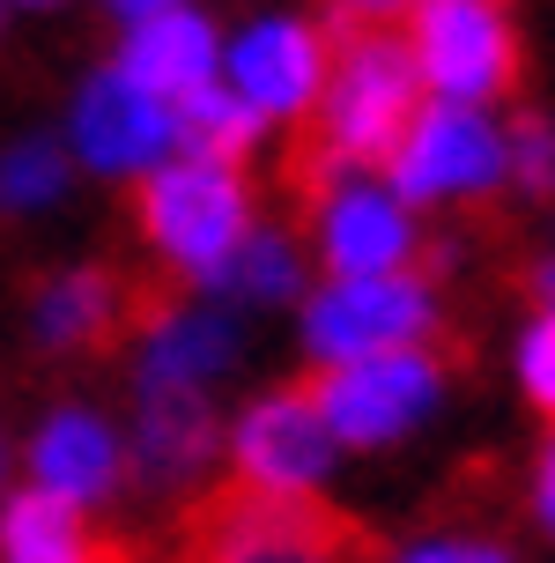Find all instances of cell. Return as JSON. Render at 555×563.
Returning <instances> with one entry per match:
<instances>
[{
	"label": "cell",
	"instance_id": "6da1fadb",
	"mask_svg": "<svg viewBox=\"0 0 555 563\" xmlns=\"http://www.w3.org/2000/svg\"><path fill=\"white\" fill-rule=\"evenodd\" d=\"M415 112H422V75H415L408 37L386 23H333L326 89L311 104V126L289 148V194H297V208L311 216L341 178L386 170V156L400 148Z\"/></svg>",
	"mask_w": 555,
	"mask_h": 563
},
{
	"label": "cell",
	"instance_id": "7a4b0ae2",
	"mask_svg": "<svg viewBox=\"0 0 555 563\" xmlns=\"http://www.w3.org/2000/svg\"><path fill=\"white\" fill-rule=\"evenodd\" d=\"M156 563H386L370 519L326 497H267L245 482H208L170 519Z\"/></svg>",
	"mask_w": 555,
	"mask_h": 563
},
{
	"label": "cell",
	"instance_id": "3957f363",
	"mask_svg": "<svg viewBox=\"0 0 555 563\" xmlns=\"http://www.w3.org/2000/svg\"><path fill=\"white\" fill-rule=\"evenodd\" d=\"M134 230L164 282H178L186 297H215L237 245L252 238L245 170L208 164V156H170L148 178H134Z\"/></svg>",
	"mask_w": 555,
	"mask_h": 563
},
{
	"label": "cell",
	"instance_id": "277c9868",
	"mask_svg": "<svg viewBox=\"0 0 555 563\" xmlns=\"http://www.w3.org/2000/svg\"><path fill=\"white\" fill-rule=\"evenodd\" d=\"M444 341L437 282L400 267V275H348L304 297V356L319 371L392 356V349H430Z\"/></svg>",
	"mask_w": 555,
	"mask_h": 563
},
{
	"label": "cell",
	"instance_id": "5b68a950",
	"mask_svg": "<svg viewBox=\"0 0 555 563\" xmlns=\"http://www.w3.org/2000/svg\"><path fill=\"white\" fill-rule=\"evenodd\" d=\"M452 356L459 349H392V356H363V364H333V371H311L304 386L326 416L333 445L348 452H378V445H400L430 408L444 400L452 386Z\"/></svg>",
	"mask_w": 555,
	"mask_h": 563
},
{
	"label": "cell",
	"instance_id": "8992f818",
	"mask_svg": "<svg viewBox=\"0 0 555 563\" xmlns=\"http://www.w3.org/2000/svg\"><path fill=\"white\" fill-rule=\"evenodd\" d=\"M408 53L422 89L444 104H497L519 89V30L503 0H415Z\"/></svg>",
	"mask_w": 555,
	"mask_h": 563
},
{
	"label": "cell",
	"instance_id": "52a82bcc",
	"mask_svg": "<svg viewBox=\"0 0 555 563\" xmlns=\"http://www.w3.org/2000/svg\"><path fill=\"white\" fill-rule=\"evenodd\" d=\"M222 452H230V482L245 489H267V497H326L333 475V430L319 416L304 378L289 386H267L259 400L237 408V422L222 430Z\"/></svg>",
	"mask_w": 555,
	"mask_h": 563
},
{
	"label": "cell",
	"instance_id": "ba28073f",
	"mask_svg": "<svg viewBox=\"0 0 555 563\" xmlns=\"http://www.w3.org/2000/svg\"><path fill=\"white\" fill-rule=\"evenodd\" d=\"M503 178V126L489 119V104H422L408 119L400 148L386 156V186L408 208H430V200H481L497 194Z\"/></svg>",
	"mask_w": 555,
	"mask_h": 563
},
{
	"label": "cell",
	"instance_id": "9c48e42d",
	"mask_svg": "<svg viewBox=\"0 0 555 563\" xmlns=\"http://www.w3.org/2000/svg\"><path fill=\"white\" fill-rule=\"evenodd\" d=\"M23 327L45 364H104L134 341V275H119L111 260L30 275Z\"/></svg>",
	"mask_w": 555,
	"mask_h": 563
},
{
	"label": "cell",
	"instance_id": "30bf717a",
	"mask_svg": "<svg viewBox=\"0 0 555 563\" xmlns=\"http://www.w3.org/2000/svg\"><path fill=\"white\" fill-rule=\"evenodd\" d=\"M222 460V416L208 386L186 378H134V452H126V475L148 497H193L208 489V467Z\"/></svg>",
	"mask_w": 555,
	"mask_h": 563
},
{
	"label": "cell",
	"instance_id": "8fae6325",
	"mask_svg": "<svg viewBox=\"0 0 555 563\" xmlns=\"http://www.w3.org/2000/svg\"><path fill=\"white\" fill-rule=\"evenodd\" d=\"M67 148H75L97 178H148L156 164L178 156V104L148 97L126 67H97V75L75 89Z\"/></svg>",
	"mask_w": 555,
	"mask_h": 563
},
{
	"label": "cell",
	"instance_id": "7c38bea8",
	"mask_svg": "<svg viewBox=\"0 0 555 563\" xmlns=\"http://www.w3.org/2000/svg\"><path fill=\"white\" fill-rule=\"evenodd\" d=\"M333 67V37L304 15H259L222 45V82L245 97L259 119H311Z\"/></svg>",
	"mask_w": 555,
	"mask_h": 563
},
{
	"label": "cell",
	"instance_id": "4fadbf2b",
	"mask_svg": "<svg viewBox=\"0 0 555 563\" xmlns=\"http://www.w3.org/2000/svg\"><path fill=\"white\" fill-rule=\"evenodd\" d=\"M304 223H311V245H319V260H326L333 282L400 275V267H415V253H422L408 200L392 194V186H370V178H341Z\"/></svg>",
	"mask_w": 555,
	"mask_h": 563
},
{
	"label": "cell",
	"instance_id": "5bb4252c",
	"mask_svg": "<svg viewBox=\"0 0 555 563\" xmlns=\"http://www.w3.org/2000/svg\"><path fill=\"white\" fill-rule=\"evenodd\" d=\"M23 475H30V489L89 511V505H104V497H119L126 445H119V430H111L104 408L53 400V408L37 416V430H30V445H23Z\"/></svg>",
	"mask_w": 555,
	"mask_h": 563
},
{
	"label": "cell",
	"instance_id": "9a60e30c",
	"mask_svg": "<svg viewBox=\"0 0 555 563\" xmlns=\"http://www.w3.org/2000/svg\"><path fill=\"white\" fill-rule=\"evenodd\" d=\"M111 67H126L148 97L186 104L193 89L222 82V37H215V23H208L200 8H164V15L126 23V45H119Z\"/></svg>",
	"mask_w": 555,
	"mask_h": 563
},
{
	"label": "cell",
	"instance_id": "2e32d148",
	"mask_svg": "<svg viewBox=\"0 0 555 563\" xmlns=\"http://www.w3.org/2000/svg\"><path fill=\"white\" fill-rule=\"evenodd\" d=\"M237 364V319L208 297H178L134 334V378H186V386H215Z\"/></svg>",
	"mask_w": 555,
	"mask_h": 563
},
{
	"label": "cell",
	"instance_id": "e0dca14e",
	"mask_svg": "<svg viewBox=\"0 0 555 563\" xmlns=\"http://www.w3.org/2000/svg\"><path fill=\"white\" fill-rule=\"evenodd\" d=\"M134 541L97 534L82 505H59L45 489L0 497V563H126Z\"/></svg>",
	"mask_w": 555,
	"mask_h": 563
},
{
	"label": "cell",
	"instance_id": "ac0fdd59",
	"mask_svg": "<svg viewBox=\"0 0 555 563\" xmlns=\"http://www.w3.org/2000/svg\"><path fill=\"white\" fill-rule=\"evenodd\" d=\"M267 134V119L252 112L230 82H208L178 104V156H208V164H245Z\"/></svg>",
	"mask_w": 555,
	"mask_h": 563
},
{
	"label": "cell",
	"instance_id": "d6986e66",
	"mask_svg": "<svg viewBox=\"0 0 555 563\" xmlns=\"http://www.w3.org/2000/svg\"><path fill=\"white\" fill-rule=\"evenodd\" d=\"M215 297H237V305H297L304 297V245L275 223H252V238L237 245V260H230Z\"/></svg>",
	"mask_w": 555,
	"mask_h": 563
},
{
	"label": "cell",
	"instance_id": "ffe728a7",
	"mask_svg": "<svg viewBox=\"0 0 555 563\" xmlns=\"http://www.w3.org/2000/svg\"><path fill=\"white\" fill-rule=\"evenodd\" d=\"M75 178V148L53 134H15L0 148V216H45Z\"/></svg>",
	"mask_w": 555,
	"mask_h": 563
},
{
	"label": "cell",
	"instance_id": "44dd1931",
	"mask_svg": "<svg viewBox=\"0 0 555 563\" xmlns=\"http://www.w3.org/2000/svg\"><path fill=\"white\" fill-rule=\"evenodd\" d=\"M503 186H519L526 200H555V119L548 112H519L503 126Z\"/></svg>",
	"mask_w": 555,
	"mask_h": 563
},
{
	"label": "cell",
	"instance_id": "7402d4cb",
	"mask_svg": "<svg viewBox=\"0 0 555 563\" xmlns=\"http://www.w3.org/2000/svg\"><path fill=\"white\" fill-rule=\"evenodd\" d=\"M519 386H526L533 416L555 422V311H533V327L519 334Z\"/></svg>",
	"mask_w": 555,
	"mask_h": 563
},
{
	"label": "cell",
	"instance_id": "603a6c76",
	"mask_svg": "<svg viewBox=\"0 0 555 563\" xmlns=\"http://www.w3.org/2000/svg\"><path fill=\"white\" fill-rule=\"evenodd\" d=\"M392 563H511V549L489 541V534H422V541H408Z\"/></svg>",
	"mask_w": 555,
	"mask_h": 563
},
{
	"label": "cell",
	"instance_id": "cb8c5ba5",
	"mask_svg": "<svg viewBox=\"0 0 555 563\" xmlns=\"http://www.w3.org/2000/svg\"><path fill=\"white\" fill-rule=\"evenodd\" d=\"M415 15V0H333V23H392Z\"/></svg>",
	"mask_w": 555,
	"mask_h": 563
},
{
	"label": "cell",
	"instance_id": "d4e9b609",
	"mask_svg": "<svg viewBox=\"0 0 555 563\" xmlns=\"http://www.w3.org/2000/svg\"><path fill=\"white\" fill-rule=\"evenodd\" d=\"M533 519H541V534H555V438L541 452V467H533Z\"/></svg>",
	"mask_w": 555,
	"mask_h": 563
},
{
	"label": "cell",
	"instance_id": "484cf974",
	"mask_svg": "<svg viewBox=\"0 0 555 563\" xmlns=\"http://www.w3.org/2000/svg\"><path fill=\"white\" fill-rule=\"evenodd\" d=\"M526 297H533L541 311H555V253H541V260L526 267Z\"/></svg>",
	"mask_w": 555,
	"mask_h": 563
},
{
	"label": "cell",
	"instance_id": "4316f807",
	"mask_svg": "<svg viewBox=\"0 0 555 563\" xmlns=\"http://www.w3.org/2000/svg\"><path fill=\"white\" fill-rule=\"evenodd\" d=\"M119 23H141V15H164V8H186V0H104Z\"/></svg>",
	"mask_w": 555,
	"mask_h": 563
},
{
	"label": "cell",
	"instance_id": "83f0119b",
	"mask_svg": "<svg viewBox=\"0 0 555 563\" xmlns=\"http://www.w3.org/2000/svg\"><path fill=\"white\" fill-rule=\"evenodd\" d=\"M0 489H15V445L0 438Z\"/></svg>",
	"mask_w": 555,
	"mask_h": 563
},
{
	"label": "cell",
	"instance_id": "f1b7e54d",
	"mask_svg": "<svg viewBox=\"0 0 555 563\" xmlns=\"http://www.w3.org/2000/svg\"><path fill=\"white\" fill-rule=\"evenodd\" d=\"M15 8H53V0H15Z\"/></svg>",
	"mask_w": 555,
	"mask_h": 563
}]
</instances>
